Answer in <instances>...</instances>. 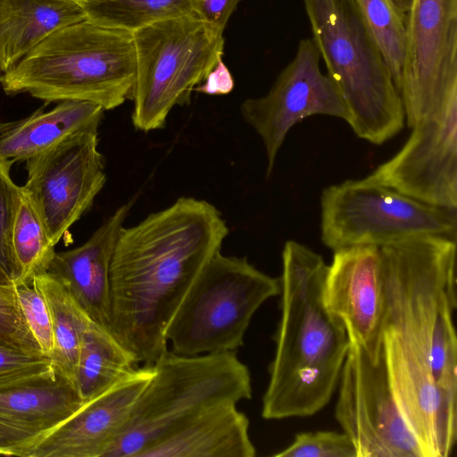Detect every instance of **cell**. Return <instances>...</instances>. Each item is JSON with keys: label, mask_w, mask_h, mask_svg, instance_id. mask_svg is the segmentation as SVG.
I'll return each instance as SVG.
<instances>
[{"label": "cell", "mask_w": 457, "mask_h": 457, "mask_svg": "<svg viewBox=\"0 0 457 457\" xmlns=\"http://www.w3.org/2000/svg\"><path fill=\"white\" fill-rule=\"evenodd\" d=\"M228 228L205 200L180 197L135 226L121 228L110 266V332L137 364L167 350L165 329Z\"/></svg>", "instance_id": "cell-1"}, {"label": "cell", "mask_w": 457, "mask_h": 457, "mask_svg": "<svg viewBox=\"0 0 457 457\" xmlns=\"http://www.w3.org/2000/svg\"><path fill=\"white\" fill-rule=\"evenodd\" d=\"M281 260L280 318L262 403V417L273 420L321 411L337 387L350 345L343 322L324 303L323 257L288 240Z\"/></svg>", "instance_id": "cell-2"}, {"label": "cell", "mask_w": 457, "mask_h": 457, "mask_svg": "<svg viewBox=\"0 0 457 457\" xmlns=\"http://www.w3.org/2000/svg\"><path fill=\"white\" fill-rule=\"evenodd\" d=\"M456 239L410 237L378 246L384 284L382 335L427 366L457 399Z\"/></svg>", "instance_id": "cell-3"}, {"label": "cell", "mask_w": 457, "mask_h": 457, "mask_svg": "<svg viewBox=\"0 0 457 457\" xmlns=\"http://www.w3.org/2000/svg\"><path fill=\"white\" fill-rule=\"evenodd\" d=\"M137 60L132 33L85 20L63 27L4 73L8 95L96 104L104 111L131 99Z\"/></svg>", "instance_id": "cell-4"}, {"label": "cell", "mask_w": 457, "mask_h": 457, "mask_svg": "<svg viewBox=\"0 0 457 457\" xmlns=\"http://www.w3.org/2000/svg\"><path fill=\"white\" fill-rule=\"evenodd\" d=\"M312 39L336 84L354 134L382 145L404 125L401 96L354 0H303Z\"/></svg>", "instance_id": "cell-5"}, {"label": "cell", "mask_w": 457, "mask_h": 457, "mask_svg": "<svg viewBox=\"0 0 457 457\" xmlns=\"http://www.w3.org/2000/svg\"><path fill=\"white\" fill-rule=\"evenodd\" d=\"M152 366L153 377L104 457H138L201 411L252 398L250 370L237 351L181 355L167 350Z\"/></svg>", "instance_id": "cell-6"}, {"label": "cell", "mask_w": 457, "mask_h": 457, "mask_svg": "<svg viewBox=\"0 0 457 457\" xmlns=\"http://www.w3.org/2000/svg\"><path fill=\"white\" fill-rule=\"evenodd\" d=\"M279 278L245 257L218 252L204 266L165 329L170 351L198 355L237 351L257 310L279 295Z\"/></svg>", "instance_id": "cell-7"}, {"label": "cell", "mask_w": 457, "mask_h": 457, "mask_svg": "<svg viewBox=\"0 0 457 457\" xmlns=\"http://www.w3.org/2000/svg\"><path fill=\"white\" fill-rule=\"evenodd\" d=\"M137 71L131 99L134 127L149 132L164 127L176 105L190 102L195 86L221 60L223 33L188 14L132 32Z\"/></svg>", "instance_id": "cell-8"}, {"label": "cell", "mask_w": 457, "mask_h": 457, "mask_svg": "<svg viewBox=\"0 0 457 457\" xmlns=\"http://www.w3.org/2000/svg\"><path fill=\"white\" fill-rule=\"evenodd\" d=\"M422 235L457 239V210L425 204L367 178L321 192L320 239L333 252Z\"/></svg>", "instance_id": "cell-9"}, {"label": "cell", "mask_w": 457, "mask_h": 457, "mask_svg": "<svg viewBox=\"0 0 457 457\" xmlns=\"http://www.w3.org/2000/svg\"><path fill=\"white\" fill-rule=\"evenodd\" d=\"M337 386L335 418L357 457H423L395 401L383 350L373 360L350 343Z\"/></svg>", "instance_id": "cell-10"}, {"label": "cell", "mask_w": 457, "mask_h": 457, "mask_svg": "<svg viewBox=\"0 0 457 457\" xmlns=\"http://www.w3.org/2000/svg\"><path fill=\"white\" fill-rule=\"evenodd\" d=\"M399 93L412 129L457 96V0H412Z\"/></svg>", "instance_id": "cell-11"}, {"label": "cell", "mask_w": 457, "mask_h": 457, "mask_svg": "<svg viewBox=\"0 0 457 457\" xmlns=\"http://www.w3.org/2000/svg\"><path fill=\"white\" fill-rule=\"evenodd\" d=\"M22 187L56 245L106 182L98 131L75 134L26 161Z\"/></svg>", "instance_id": "cell-12"}, {"label": "cell", "mask_w": 457, "mask_h": 457, "mask_svg": "<svg viewBox=\"0 0 457 457\" xmlns=\"http://www.w3.org/2000/svg\"><path fill=\"white\" fill-rule=\"evenodd\" d=\"M320 61L313 40L302 39L294 59L280 71L269 92L248 98L240 106L243 119L262 141L267 178L295 125L317 114L348 120L345 102L334 81L321 72Z\"/></svg>", "instance_id": "cell-13"}, {"label": "cell", "mask_w": 457, "mask_h": 457, "mask_svg": "<svg viewBox=\"0 0 457 457\" xmlns=\"http://www.w3.org/2000/svg\"><path fill=\"white\" fill-rule=\"evenodd\" d=\"M366 178L425 204L457 210V96L414 126L400 151Z\"/></svg>", "instance_id": "cell-14"}, {"label": "cell", "mask_w": 457, "mask_h": 457, "mask_svg": "<svg viewBox=\"0 0 457 457\" xmlns=\"http://www.w3.org/2000/svg\"><path fill=\"white\" fill-rule=\"evenodd\" d=\"M323 296L328 310L343 322L349 342L377 360L383 350L385 307L378 247L355 245L334 251Z\"/></svg>", "instance_id": "cell-15"}, {"label": "cell", "mask_w": 457, "mask_h": 457, "mask_svg": "<svg viewBox=\"0 0 457 457\" xmlns=\"http://www.w3.org/2000/svg\"><path fill=\"white\" fill-rule=\"evenodd\" d=\"M153 375L152 365L136 367L43 436L25 457H104Z\"/></svg>", "instance_id": "cell-16"}, {"label": "cell", "mask_w": 457, "mask_h": 457, "mask_svg": "<svg viewBox=\"0 0 457 457\" xmlns=\"http://www.w3.org/2000/svg\"><path fill=\"white\" fill-rule=\"evenodd\" d=\"M133 202L120 206L74 249L55 253L46 271L58 276L85 314L109 329L110 266L113 249Z\"/></svg>", "instance_id": "cell-17"}, {"label": "cell", "mask_w": 457, "mask_h": 457, "mask_svg": "<svg viewBox=\"0 0 457 457\" xmlns=\"http://www.w3.org/2000/svg\"><path fill=\"white\" fill-rule=\"evenodd\" d=\"M84 403L74 382L52 362L46 370L0 380V419L39 439Z\"/></svg>", "instance_id": "cell-18"}, {"label": "cell", "mask_w": 457, "mask_h": 457, "mask_svg": "<svg viewBox=\"0 0 457 457\" xmlns=\"http://www.w3.org/2000/svg\"><path fill=\"white\" fill-rule=\"evenodd\" d=\"M237 406L223 403L201 411L138 457H254L249 419Z\"/></svg>", "instance_id": "cell-19"}, {"label": "cell", "mask_w": 457, "mask_h": 457, "mask_svg": "<svg viewBox=\"0 0 457 457\" xmlns=\"http://www.w3.org/2000/svg\"><path fill=\"white\" fill-rule=\"evenodd\" d=\"M104 112L96 104L66 100L50 111L0 122V161L26 162L75 134L98 131Z\"/></svg>", "instance_id": "cell-20"}, {"label": "cell", "mask_w": 457, "mask_h": 457, "mask_svg": "<svg viewBox=\"0 0 457 457\" xmlns=\"http://www.w3.org/2000/svg\"><path fill=\"white\" fill-rule=\"evenodd\" d=\"M87 20L76 0H0V68L4 73L54 31Z\"/></svg>", "instance_id": "cell-21"}, {"label": "cell", "mask_w": 457, "mask_h": 457, "mask_svg": "<svg viewBox=\"0 0 457 457\" xmlns=\"http://www.w3.org/2000/svg\"><path fill=\"white\" fill-rule=\"evenodd\" d=\"M137 362L109 329L91 322L84 331L74 374V384L84 403L112 386Z\"/></svg>", "instance_id": "cell-22"}, {"label": "cell", "mask_w": 457, "mask_h": 457, "mask_svg": "<svg viewBox=\"0 0 457 457\" xmlns=\"http://www.w3.org/2000/svg\"><path fill=\"white\" fill-rule=\"evenodd\" d=\"M32 284L40 291L51 317L54 350L52 365L74 382L81 337L92 320L79 307L66 284L56 275L45 271Z\"/></svg>", "instance_id": "cell-23"}, {"label": "cell", "mask_w": 457, "mask_h": 457, "mask_svg": "<svg viewBox=\"0 0 457 457\" xmlns=\"http://www.w3.org/2000/svg\"><path fill=\"white\" fill-rule=\"evenodd\" d=\"M87 20L129 32L193 14L192 0H82Z\"/></svg>", "instance_id": "cell-24"}, {"label": "cell", "mask_w": 457, "mask_h": 457, "mask_svg": "<svg viewBox=\"0 0 457 457\" xmlns=\"http://www.w3.org/2000/svg\"><path fill=\"white\" fill-rule=\"evenodd\" d=\"M12 230V249L18 269L16 283H32L33 278L47 270L55 251V245L21 187Z\"/></svg>", "instance_id": "cell-25"}, {"label": "cell", "mask_w": 457, "mask_h": 457, "mask_svg": "<svg viewBox=\"0 0 457 457\" xmlns=\"http://www.w3.org/2000/svg\"><path fill=\"white\" fill-rule=\"evenodd\" d=\"M399 91L406 49V22L392 0H354Z\"/></svg>", "instance_id": "cell-26"}, {"label": "cell", "mask_w": 457, "mask_h": 457, "mask_svg": "<svg viewBox=\"0 0 457 457\" xmlns=\"http://www.w3.org/2000/svg\"><path fill=\"white\" fill-rule=\"evenodd\" d=\"M0 344L28 354H44L22 314L15 282L1 265Z\"/></svg>", "instance_id": "cell-27"}, {"label": "cell", "mask_w": 457, "mask_h": 457, "mask_svg": "<svg viewBox=\"0 0 457 457\" xmlns=\"http://www.w3.org/2000/svg\"><path fill=\"white\" fill-rule=\"evenodd\" d=\"M276 457H357L351 438L345 432L311 431L299 433Z\"/></svg>", "instance_id": "cell-28"}, {"label": "cell", "mask_w": 457, "mask_h": 457, "mask_svg": "<svg viewBox=\"0 0 457 457\" xmlns=\"http://www.w3.org/2000/svg\"><path fill=\"white\" fill-rule=\"evenodd\" d=\"M12 165L0 161V265L15 281L19 273L12 249V230L22 188L10 177Z\"/></svg>", "instance_id": "cell-29"}, {"label": "cell", "mask_w": 457, "mask_h": 457, "mask_svg": "<svg viewBox=\"0 0 457 457\" xmlns=\"http://www.w3.org/2000/svg\"><path fill=\"white\" fill-rule=\"evenodd\" d=\"M18 301L26 323L42 353L49 356L54 350V334L47 304L32 283H16Z\"/></svg>", "instance_id": "cell-30"}, {"label": "cell", "mask_w": 457, "mask_h": 457, "mask_svg": "<svg viewBox=\"0 0 457 457\" xmlns=\"http://www.w3.org/2000/svg\"><path fill=\"white\" fill-rule=\"evenodd\" d=\"M51 366V359L45 354H28L0 344V380L20 377Z\"/></svg>", "instance_id": "cell-31"}, {"label": "cell", "mask_w": 457, "mask_h": 457, "mask_svg": "<svg viewBox=\"0 0 457 457\" xmlns=\"http://www.w3.org/2000/svg\"><path fill=\"white\" fill-rule=\"evenodd\" d=\"M240 0H192L193 14L215 30L223 33Z\"/></svg>", "instance_id": "cell-32"}, {"label": "cell", "mask_w": 457, "mask_h": 457, "mask_svg": "<svg viewBox=\"0 0 457 457\" xmlns=\"http://www.w3.org/2000/svg\"><path fill=\"white\" fill-rule=\"evenodd\" d=\"M39 436L0 419V454L25 457Z\"/></svg>", "instance_id": "cell-33"}, {"label": "cell", "mask_w": 457, "mask_h": 457, "mask_svg": "<svg viewBox=\"0 0 457 457\" xmlns=\"http://www.w3.org/2000/svg\"><path fill=\"white\" fill-rule=\"evenodd\" d=\"M234 80L227 66L220 60L195 90L207 95H226L232 91Z\"/></svg>", "instance_id": "cell-34"}, {"label": "cell", "mask_w": 457, "mask_h": 457, "mask_svg": "<svg viewBox=\"0 0 457 457\" xmlns=\"http://www.w3.org/2000/svg\"><path fill=\"white\" fill-rule=\"evenodd\" d=\"M403 17H407L412 0H392Z\"/></svg>", "instance_id": "cell-35"}, {"label": "cell", "mask_w": 457, "mask_h": 457, "mask_svg": "<svg viewBox=\"0 0 457 457\" xmlns=\"http://www.w3.org/2000/svg\"><path fill=\"white\" fill-rule=\"evenodd\" d=\"M3 76H4V72H3V71L0 68V84H1L2 79H3Z\"/></svg>", "instance_id": "cell-36"}, {"label": "cell", "mask_w": 457, "mask_h": 457, "mask_svg": "<svg viewBox=\"0 0 457 457\" xmlns=\"http://www.w3.org/2000/svg\"><path fill=\"white\" fill-rule=\"evenodd\" d=\"M76 1H82V0H76Z\"/></svg>", "instance_id": "cell-37"}]
</instances>
